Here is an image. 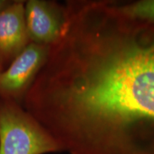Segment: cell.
I'll use <instances>...</instances> for the list:
<instances>
[{"label": "cell", "instance_id": "6da1fadb", "mask_svg": "<svg viewBox=\"0 0 154 154\" xmlns=\"http://www.w3.org/2000/svg\"><path fill=\"white\" fill-rule=\"evenodd\" d=\"M23 106L70 154H154V24L70 1Z\"/></svg>", "mask_w": 154, "mask_h": 154}, {"label": "cell", "instance_id": "3957f363", "mask_svg": "<svg viewBox=\"0 0 154 154\" xmlns=\"http://www.w3.org/2000/svg\"><path fill=\"white\" fill-rule=\"evenodd\" d=\"M49 46L30 42L0 73V100L22 104L47 60Z\"/></svg>", "mask_w": 154, "mask_h": 154}, {"label": "cell", "instance_id": "52a82bcc", "mask_svg": "<svg viewBox=\"0 0 154 154\" xmlns=\"http://www.w3.org/2000/svg\"><path fill=\"white\" fill-rule=\"evenodd\" d=\"M11 2V0H0V11L10 5Z\"/></svg>", "mask_w": 154, "mask_h": 154}, {"label": "cell", "instance_id": "5b68a950", "mask_svg": "<svg viewBox=\"0 0 154 154\" xmlns=\"http://www.w3.org/2000/svg\"><path fill=\"white\" fill-rule=\"evenodd\" d=\"M22 0L12 1L0 11V63L4 69L30 43Z\"/></svg>", "mask_w": 154, "mask_h": 154}, {"label": "cell", "instance_id": "7a4b0ae2", "mask_svg": "<svg viewBox=\"0 0 154 154\" xmlns=\"http://www.w3.org/2000/svg\"><path fill=\"white\" fill-rule=\"evenodd\" d=\"M49 133L17 102L0 100V154L61 152Z\"/></svg>", "mask_w": 154, "mask_h": 154}, {"label": "cell", "instance_id": "8992f818", "mask_svg": "<svg viewBox=\"0 0 154 154\" xmlns=\"http://www.w3.org/2000/svg\"><path fill=\"white\" fill-rule=\"evenodd\" d=\"M115 8L126 16L154 24V0L121 2L112 1Z\"/></svg>", "mask_w": 154, "mask_h": 154}, {"label": "cell", "instance_id": "277c9868", "mask_svg": "<svg viewBox=\"0 0 154 154\" xmlns=\"http://www.w3.org/2000/svg\"><path fill=\"white\" fill-rule=\"evenodd\" d=\"M24 17L31 42L50 47L63 33L67 19L66 5L47 0L25 1Z\"/></svg>", "mask_w": 154, "mask_h": 154}, {"label": "cell", "instance_id": "ba28073f", "mask_svg": "<svg viewBox=\"0 0 154 154\" xmlns=\"http://www.w3.org/2000/svg\"><path fill=\"white\" fill-rule=\"evenodd\" d=\"M3 70H4V68H3V66H2V65H1V63H0V73H1L2 72Z\"/></svg>", "mask_w": 154, "mask_h": 154}]
</instances>
